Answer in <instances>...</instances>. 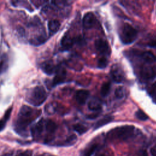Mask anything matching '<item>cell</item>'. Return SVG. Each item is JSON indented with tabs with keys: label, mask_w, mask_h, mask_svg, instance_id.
Returning <instances> with one entry per match:
<instances>
[{
	"label": "cell",
	"mask_w": 156,
	"mask_h": 156,
	"mask_svg": "<svg viewBox=\"0 0 156 156\" xmlns=\"http://www.w3.org/2000/svg\"><path fill=\"white\" fill-rule=\"evenodd\" d=\"M142 58L147 63H152L155 60V57L150 51H144L141 54Z\"/></svg>",
	"instance_id": "ffe728a7"
},
{
	"label": "cell",
	"mask_w": 156,
	"mask_h": 156,
	"mask_svg": "<svg viewBox=\"0 0 156 156\" xmlns=\"http://www.w3.org/2000/svg\"><path fill=\"white\" fill-rule=\"evenodd\" d=\"M110 76L115 82L119 83L124 78V72L118 64H115L111 68Z\"/></svg>",
	"instance_id": "5b68a950"
},
{
	"label": "cell",
	"mask_w": 156,
	"mask_h": 156,
	"mask_svg": "<svg viewBox=\"0 0 156 156\" xmlns=\"http://www.w3.org/2000/svg\"><path fill=\"white\" fill-rule=\"evenodd\" d=\"M94 45L96 50L102 54H107L110 51V47L108 42L101 38L97 39L94 42Z\"/></svg>",
	"instance_id": "52a82bcc"
},
{
	"label": "cell",
	"mask_w": 156,
	"mask_h": 156,
	"mask_svg": "<svg viewBox=\"0 0 156 156\" xmlns=\"http://www.w3.org/2000/svg\"><path fill=\"white\" fill-rule=\"evenodd\" d=\"M48 27L49 31V34L52 35L56 33L59 30L60 27V23L58 20H51L49 21L48 24Z\"/></svg>",
	"instance_id": "5bb4252c"
},
{
	"label": "cell",
	"mask_w": 156,
	"mask_h": 156,
	"mask_svg": "<svg viewBox=\"0 0 156 156\" xmlns=\"http://www.w3.org/2000/svg\"><path fill=\"white\" fill-rule=\"evenodd\" d=\"M17 156H32V152L30 151H26L19 154Z\"/></svg>",
	"instance_id": "4dcf8cb0"
},
{
	"label": "cell",
	"mask_w": 156,
	"mask_h": 156,
	"mask_svg": "<svg viewBox=\"0 0 156 156\" xmlns=\"http://www.w3.org/2000/svg\"><path fill=\"white\" fill-rule=\"evenodd\" d=\"M111 85L109 82H105L101 86V94L102 96H106L108 94L110 91Z\"/></svg>",
	"instance_id": "44dd1931"
},
{
	"label": "cell",
	"mask_w": 156,
	"mask_h": 156,
	"mask_svg": "<svg viewBox=\"0 0 156 156\" xmlns=\"http://www.w3.org/2000/svg\"><path fill=\"white\" fill-rule=\"evenodd\" d=\"M47 156H52V155H47Z\"/></svg>",
	"instance_id": "836d02e7"
},
{
	"label": "cell",
	"mask_w": 156,
	"mask_h": 156,
	"mask_svg": "<svg viewBox=\"0 0 156 156\" xmlns=\"http://www.w3.org/2000/svg\"><path fill=\"white\" fill-rule=\"evenodd\" d=\"M135 116L138 119L142 120V121H146L148 119L147 115L141 110L136 111V112L135 113Z\"/></svg>",
	"instance_id": "484cf974"
},
{
	"label": "cell",
	"mask_w": 156,
	"mask_h": 156,
	"mask_svg": "<svg viewBox=\"0 0 156 156\" xmlns=\"http://www.w3.org/2000/svg\"><path fill=\"white\" fill-rule=\"evenodd\" d=\"M46 92L41 86H37L31 89L26 95V101L35 107L40 106L46 101Z\"/></svg>",
	"instance_id": "3957f363"
},
{
	"label": "cell",
	"mask_w": 156,
	"mask_h": 156,
	"mask_svg": "<svg viewBox=\"0 0 156 156\" xmlns=\"http://www.w3.org/2000/svg\"><path fill=\"white\" fill-rule=\"evenodd\" d=\"M140 74L144 79H152L156 76V68L154 66H145L141 68Z\"/></svg>",
	"instance_id": "8992f818"
},
{
	"label": "cell",
	"mask_w": 156,
	"mask_h": 156,
	"mask_svg": "<svg viewBox=\"0 0 156 156\" xmlns=\"http://www.w3.org/2000/svg\"><path fill=\"white\" fill-rule=\"evenodd\" d=\"M147 45L151 48H156V34H154L149 38Z\"/></svg>",
	"instance_id": "83f0119b"
},
{
	"label": "cell",
	"mask_w": 156,
	"mask_h": 156,
	"mask_svg": "<svg viewBox=\"0 0 156 156\" xmlns=\"http://www.w3.org/2000/svg\"><path fill=\"white\" fill-rule=\"evenodd\" d=\"M73 129L79 134L82 135L87 132L88 129L83 125L80 124H76L73 126Z\"/></svg>",
	"instance_id": "7402d4cb"
},
{
	"label": "cell",
	"mask_w": 156,
	"mask_h": 156,
	"mask_svg": "<svg viewBox=\"0 0 156 156\" xmlns=\"http://www.w3.org/2000/svg\"><path fill=\"white\" fill-rule=\"evenodd\" d=\"M137 35V30L130 24L126 23L121 27L119 38L124 44H127L133 42L136 38Z\"/></svg>",
	"instance_id": "277c9868"
},
{
	"label": "cell",
	"mask_w": 156,
	"mask_h": 156,
	"mask_svg": "<svg viewBox=\"0 0 156 156\" xmlns=\"http://www.w3.org/2000/svg\"><path fill=\"white\" fill-rule=\"evenodd\" d=\"M44 127L48 132L53 133L57 129V125L53 121L48 119L44 121Z\"/></svg>",
	"instance_id": "e0dca14e"
},
{
	"label": "cell",
	"mask_w": 156,
	"mask_h": 156,
	"mask_svg": "<svg viewBox=\"0 0 156 156\" xmlns=\"http://www.w3.org/2000/svg\"><path fill=\"white\" fill-rule=\"evenodd\" d=\"M115 96L118 98H122L124 96L125 94V90L124 87H118L116 88V90H115Z\"/></svg>",
	"instance_id": "d4e9b609"
},
{
	"label": "cell",
	"mask_w": 156,
	"mask_h": 156,
	"mask_svg": "<svg viewBox=\"0 0 156 156\" xmlns=\"http://www.w3.org/2000/svg\"><path fill=\"white\" fill-rule=\"evenodd\" d=\"M73 43L74 41L73 38L68 34H65L61 40V45L64 49L70 48L73 45Z\"/></svg>",
	"instance_id": "9a60e30c"
},
{
	"label": "cell",
	"mask_w": 156,
	"mask_h": 156,
	"mask_svg": "<svg viewBox=\"0 0 156 156\" xmlns=\"http://www.w3.org/2000/svg\"><path fill=\"white\" fill-rule=\"evenodd\" d=\"M113 120V117L110 116H107L105 117H104L103 118L99 120L96 124L94 126V129H97L99 127H101L102 126L110 122Z\"/></svg>",
	"instance_id": "d6986e66"
},
{
	"label": "cell",
	"mask_w": 156,
	"mask_h": 156,
	"mask_svg": "<svg viewBox=\"0 0 156 156\" xmlns=\"http://www.w3.org/2000/svg\"><path fill=\"white\" fill-rule=\"evenodd\" d=\"M8 67V59L5 56L2 58L0 62V74L4 73Z\"/></svg>",
	"instance_id": "cb8c5ba5"
},
{
	"label": "cell",
	"mask_w": 156,
	"mask_h": 156,
	"mask_svg": "<svg viewBox=\"0 0 156 156\" xmlns=\"http://www.w3.org/2000/svg\"><path fill=\"white\" fill-rule=\"evenodd\" d=\"M135 127L133 126H123L114 128L110 130L107 136L110 140H124L131 137L134 133Z\"/></svg>",
	"instance_id": "7a4b0ae2"
},
{
	"label": "cell",
	"mask_w": 156,
	"mask_h": 156,
	"mask_svg": "<svg viewBox=\"0 0 156 156\" xmlns=\"http://www.w3.org/2000/svg\"><path fill=\"white\" fill-rule=\"evenodd\" d=\"M13 5H15L16 6V5H19L18 6L20 7H24L25 9H27L28 10H30V11H32V8L31 7L30 5H29V4L27 3V1H12L11 2Z\"/></svg>",
	"instance_id": "603a6c76"
},
{
	"label": "cell",
	"mask_w": 156,
	"mask_h": 156,
	"mask_svg": "<svg viewBox=\"0 0 156 156\" xmlns=\"http://www.w3.org/2000/svg\"><path fill=\"white\" fill-rule=\"evenodd\" d=\"M99 147V144L97 143H91L88 145L82 151L80 156H91L95 151Z\"/></svg>",
	"instance_id": "4fadbf2b"
},
{
	"label": "cell",
	"mask_w": 156,
	"mask_h": 156,
	"mask_svg": "<svg viewBox=\"0 0 156 156\" xmlns=\"http://www.w3.org/2000/svg\"><path fill=\"white\" fill-rule=\"evenodd\" d=\"M150 152H151L152 156H156V146L151 147V149L150 150Z\"/></svg>",
	"instance_id": "1f68e13d"
},
{
	"label": "cell",
	"mask_w": 156,
	"mask_h": 156,
	"mask_svg": "<svg viewBox=\"0 0 156 156\" xmlns=\"http://www.w3.org/2000/svg\"><path fill=\"white\" fill-rule=\"evenodd\" d=\"M57 67L51 61H46L43 62L41 65L42 71L48 75H52L55 73L57 70Z\"/></svg>",
	"instance_id": "9c48e42d"
},
{
	"label": "cell",
	"mask_w": 156,
	"mask_h": 156,
	"mask_svg": "<svg viewBox=\"0 0 156 156\" xmlns=\"http://www.w3.org/2000/svg\"><path fill=\"white\" fill-rule=\"evenodd\" d=\"M108 64L107 59L105 57H101L98 61V66L100 68H104L107 66Z\"/></svg>",
	"instance_id": "4316f807"
},
{
	"label": "cell",
	"mask_w": 156,
	"mask_h": 156,
	"mask_svg": "<svg viewBox=\"0 0 156 156\" xmlns=\"http://www.w3.org/2000/svg\"><path fill=\"white\" fill-rule=\"evenodd\" d=\"M76 136L75 135H71V136H69L68 138H67V140H66V143H68V144H72L73 143H74L76 141Z\"/></svg>",
	"instance_id": "f1b7e54d"
},
{
	"label": "cell",
	"mask_w": 156,
	"mask_h": 156,
	"mask_svg": "<svg viewBox=\"0 0 156 156\" xmlns=\"http://www.w3.org/2000/svg\"><path fill=\"white\" fill-rule=\"evenodd\" d=\"M135 156H148V155L145 150H141L138 151L135 154Z\"/></svg>",
	"instance_id": "f546056e"
},
{
	"label": "cell",
	"mask_w": 156,
	"mask_h": 156,
	"mask_svg": "<svg viewBox=\"0 0 156 156\" xmlns=\"http://www.w3.org/2000/svg\"><path fill=\"white\" fill-rule=\"evenodd\" d=\"M55 74L52 82L54 86L63 83L66 78V71L63 68H57Z\"/></svg>",
	"instance_id": "ba28073f"
},
{
	"label": "cell",
	"mask_w": 156,
	"mask_h": 156,
	"mask_svg": "<svg viewBox=\"0 0 156 156\" xmlns=\"http://www.w3.org/2000/svg\"><path fill=\"white\" fill-rule=\"evenodd\" d=\"M12 108L10 107L9 108L5 113L4 116H3V118L0 120V132L4 129V128L5 126V124L7 122V121L9 120V119L10 118V116L11 115L12 113Z\"/></svg>",
	"instance_id": "ac0fdd59"
},
{
	"label": "cell",
	"mask_w": 156,
	"mask_h": 156,
	"mask_svg": "<svg viewBox=\"0 0 156 156\" xmlns=\"http://www.w3.org/2000/svg\"><path fill=\"white\" fill-rule=\"evenodd\" d=\"M90 92L86 90H79L76 93V101L80 105L84 104L88 98Z\"/></svg>",
	"instance_id": "8fae6325"
},
{
	"label": "cell",
	"mask_w": 156,
	"mask_h": 156,
	"mask_svg": "<svg viewBox=\"0 0 156 156\" xmlns=\"http://www.w3.org/2000/svg\"><path fill=\"white\" fill-rule=\"evenodd\" d=\"M88 108L93 111H97L101 108V104L99 99L93 98L88 102Z\"/></svg>",
	"instance_id": "2e32d148"
},
{
	"label": "cell",
	"mask_w": 156,
	"mask_h": 156,
	"mask_svg": "<svg viewBox=\"0 0 156 156\" xmlns=\"http://www.w3.org/2000/svg\"><path fill=\"white\" fill-rule=\"evenodd\" d=\"M96 156H110L109 154L106 153V152H101L98 154Z\"/></svg>",
	"instance_id": "d6a6232c"
},
{
	"label": "cell",
	"mask_w": 156,
	"mask_h": 156,
	"mask_svg": "<svg viewBox=\"0 0 156 156\" xmlns=\"http://www.w3.org/2000/svg\"><path fill=\"white\" fill-rule=\"evenodd\" d=\"M41 111L35 110L27 105H23L18 113L15 123V130L19 133H24L27 127L40 115Z\"/></svg>",
	"instance_id": "6da1fadb"
},
{
	"label": "cell",
	"mask_w": 156,
	"mask_h": 156,
	"mask_svg": "<svg viewBox=\"0 0 156 156\" xmlns=\"http://www.w3.org/2000/svg\"><path fill=\"white\" fill-rule=\"evenodd\" d=\"M44 127V121L41 119L37 122L31 129V132L33 136H36L41 135L43 132Z\"/></svg>",
	"instance_id": "7c38bea8"
},
{
	"label": "cell",
	"mask_w": 156,
	"mask_h": 156,
	"mask_svg": "<svg viewBox=\"0 0 156 156\" xmlns=\"http://www.w3.org/2000/svg\"><path fill=\"white\" fill-rule=\"evenodd\" d=\"M96 21V18L94 14L91 12L87 13L83 18V25L86 29L91 28Z\"/></svg>",
	"instance_id": "30bf717a"
}]
</instances>
